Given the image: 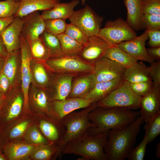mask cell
<instances>
[{
	"mask_svg": "<svg viewBox=\"0 0 160 160\" xmlns=\"http://www.w3.org/2000/svg\"><path fill=\"white\" fill-rule=\"evenodd\" d=\"M93 103L91 100L83 98L70 97L52 101L50 104L55 119L60 121L68 114L86 108Z\"/></svg>",
	"mask_w": 160,
	"mask_h": 160,
	"instance_id": "4fadbf2b",
	"label": "cell"
},
{
	"mask_svg": "<svg viewBox=\"0 0 160 160\" xmlns=\"http://www.w3.org/2000/svg\"><path fill=\"white\" fill-rule=\"evenodd\" d=\"M4 57L0 56V73L1 72V71L2 70L4 65L3 63H4Z\"/></svg>",
	"mask_w": 160,
	"mask_h": 160,
	"instance_id": "816d5d0a",
	"label": "cell"
},
{
	"mask_svg": "<svg viewBox=\"0 0 160 160\" xmlns=\"http://www.w3.org/2000/svg\"><path fill=\"white\" fill-rule=\"evenodd\" d=\"M30 137L33 142L40 144L48 143L47 139L41 135L38 130L34 129L32 130L30 134Z\"/></svg>",
	"mask_w": 160,
	"mask_h": 160,
	"instance_id": "f6af8a7d",
	"label": "cell"
},
{
	"mask_svg": "<svg viewBox=\"0 0 160 160\" xmlns=\"http://www.w3.org/2000/svg\"><path fill=\"white\" fill-rule=\"evenodd\" d=\"M79 3V0H72L67 3H58L49 10L43 11L41 15L44 20L61 19H69L75 11V7Z\"/></svg>",
	"mask_w": 160,
	"mask_h": 160,
	"instance_id": "44dd1931",
	"label": "cell"
},
{
	"mask_svg": "<svg viewBox=\"0 0 160 160\" xmlns=\"http://www.w3.org/2000/svg\"><path fill=\"white\" fill-rule=\"evenodd\" d=\"M15 1H19V0H12Z\"/></svg>",
	"mask_w": 160,
	"mask_h": 160,
	"instance_id": "9f6ffc18",
	"label": "cell"
},
{
	"mask_svg": "<svg viewBox=\"0 0 160 160\" xmlns=\"http://www.w3.org/2000/svg\"><path fill=\"white\" fill-rule=\"evenodd\" d=\"M24 22L23 17H14L1 35L8 53L16 51L20 45V37Z\"/></svg>",
	"mask_w": 160,
	"mask_h": 160,
	"instance_id": "2e32d148",
	"label": "cell"
},
{
	"mask_svg": "<svg viewBox=\"0 0 160 160\" xmlns=\"http://www.w3.org/2000/svg\"><path fill=\"white\" fill-rule=\"evenodd\" d=\"M33 147L22 144L12 145L9 150V156L11 159L16 160L22 158L27 156L32 151Z\"/></svg>",
	"mask_w": 160,
	"mask_h": 160,
	"instance_id": "1f68e13d",
	"label": "cell"
},
{
	"mask_svg": "<svg viewBox=\"0 0 160 160\" xmlns=\"http://www.w3.org/2000/svg\"><path fill=\"white\" fill-rule=\"evenodd\" d=\"M125 81L123 77L107 81L97 82L93 88L82 98L96 103L121 85Z\"/></svg>",
	"mask_w": 160,
	"mask_h": 160,
	"instance_id": "ac0fdd59",
	"label": "cell"
},
{
	"mask_svg": "<svg viewBox=\"0 0 160 160\" xmlns=\"http://www.w3.org/2000/svg\"><path fill=\"white\" fill-rule=\"evenodd\" d=\"M97 106L96 103H93L80 111H75L68 114L60 121L65 127V131L58 146L57 153L58 156H61L62 150L67 143L82 136L89 128L96 127L90 121L88 115Z\"/></svg>",
	"mask_w": 160,
	"mask_h": 160,
	"instance_id": "277c9868",
	"label": "cell"
},
{
	"mask_svg": "<svg viewBox=\"0 0 160 160\" xmlns=\"http://www.w3.org/2000/svg\"><path fill=\"white\" fill-rule=\"evenodd\" d=\"M8 54L0 35V56L5 58L7 56Z\"/></svg>",
	"mask_w": 160,
	"mask_h": 160,
	"instance_id": "681fc988",
	"label": "cell"
},
{
	"mask_svg": "<svg viewBox=\"0 0 160 160\" xmlns=\"http://www.w3.org/2000/svg\"><path fill=\"white\" fill-rule=\"evenodd\" d=\"M143 122L138 116L127 127L108 131V140L104 149L108 160H124L127 158L134 148Z\"/></svg>",
	"mask_w": 160,
	"mask_h": 160,
	"instance_id": "7a4b0ae2",
	"label": "cell"
},
{
	"mask_svg": "<svg viewBox=\"0 0 160 160\" xmlns=\"http://www.w3.org/2000/svg\"><path fill=\"white\" fill-rule=\"evenodd\" d=\"M4 160V158L1 156H0V160Z\"/></svg>",
	"mask_w": 160,
	"mask_h": 160,
	"instance_id": "11a10c76",
	"label": "cell"
},
{
	"mask_svg": "<svg viewBox=\"0 0 160 160\" xmlns=\"http://www.w3.org/2000/svg\"><path fill=\"white\" fill-rule=\"evenodd\" d=\"M56 73L51 81L49 79L48 84L50 87V93L47 97L52 101L68 97L71 89L72 79L77 74Z\"/></svg>",
	"mask_w": 160,
	"mask_h": 160,
	"instance_id": "5bb4252c",
	"label": "cell"
},
{
	"mask_svg": "<svg viewBox=\"0 0 160 160\" xmlns=\"http://www.w3.org/2000/svg\"><path fill=\"white\" fill-rule=\"evenodd\" d=\"M86 0H81V2L82 5H84L85 4Z\"/></svg>",
	"mask_w": 160,
	"mask_h": 160,
	"instance_id": "f5cc1de1",
	"label": "cell"
},
{
	"mask_svg": "<svg viewBox=\"0 0 160 160\" xmlns=\"http://www.w3.org/2000/svg\"><path fill=\"white\" fill-rule=\"evenodd\" d=\"M33 73L37 83L44 88L47 87L50 78L44 66L39 63L36 64L33 68Z\"/></svg>",
	"mask_w": 160,
	"mask_h": 160,
	"instance_id": "e575fe53",
	"label": "cell"
},
{
	"mask_svg": "<svg viewBox=\"0 0 160 160\" xmlns=\"http://www.w3.org/2000/svg\"><path fill=\"white\" fill-rule=\"evenodd\" d=\"M29 44L32 56L35 58L45 62L50 57L49 51L40 37Z\"/></svg>",
	"mask_w": 160,
	"mask_h": 160,
	"instance_id": "83f0119b",
	"label": "cell"
},
{
	"mask_svg": "<svg viewBox=\"0 0 160 160\" xmlns=\"http://www.w3.org/2000/svg\"><path fill=\"white\" fill-rule=\"evenodd\" d=\"M148 55L155 60H160V47H151L146 49Z\"/></svg>",
	"mask_w": 160,
	"mask_h": 160,
	"instance_id": "7dc6e473",
	"label": "cell"
},
{
	"mask_svg": "<svg viewBox=\"0 0 160 160\" xmlns=\"http://www.w3.org/2000/svg\"><path fill=\"white\" fill-rule=\"evenodd\" d=\"M2 99V95L1 92H0V103H1Z\"/></svg>",
	"mask_w": 160,
	"mask_h": 160,
	"instance_id": "db71d44e",
	"label": "cell"
},
{
	"mask_svg": "<svg viewBox=\"0 0 160 160\" xmlns=\"http://www.w3.org/2000/svg\"><path fill=\"white\" fill-rule=\"evenodd\" d=\"M156 156L159 158H160V143L159 142L157 144L156 149Z\"/></svg>",
	"mask_w": 160,
	"mask_h": 160,
	"instance_id": "f907efd6",
	"label": "cell"
},
{
	"mask_svg": "<svg viewBox=\"0 0 160 160\" xmlns=\"http://www.w3.org/2000/svg\"><path fill=\"white\" fill-rule=\"evenodd\" d=\"M144 129L147 131V141L149 144L160 134V113L153 120L148 127H144Z\"/></svg>",
	"mask_w": 160,
	"mask_h": 160,
	"instance_id": "8d00e7d4",
	"label": "cell"
},
{
	"mask_svg": "<svg viewBox=\"0 0 160 160\" xmlns=\"http://www.w3.org/2000/svg\"><path fill=\"white\" fill-rule=\"evenodd\" d=\"M143 0H124L127 10V21L135 31L145 29L143 21Z\"/></svg>",
	"mask_w": 160,
	"mask_h": 160,
	"instance_id": "d6986e66",
	"label": "cell"
},
{
	"mask_svg": "<svg viewBox=\"0 0 160 160\" xmlns=\"http://www.w3.org/2000/svg\"><path fill=\"white\" fill-rule=\"evenodd\" d=\"M129 85L132 91L136 95L141 97L148 94L153 86L152 81L129 83Z\"/></svg>",
	"mask_w": 160,
	"mask_h": 160,
	"instance_id": "d590c367",
	"label": "cell"
},
{
	"mask_svg": "<svg viewBox=\"0 0 160 160\" xmlns=\"http://www.w3.org/2000/svg\"><path fill=\"white\" fill-rule=\"evenodd\" d=\"M143 21L145 29L148 31L160 30V15L144 14Z\"/></svg>",
	"mask_w": 160,
	"mask_h": 160,
	"instance_id": "74e56055",
	"label": "cell"
},
{
	"mask_svg": "<svg viewBox=\"0 0 160 160\" xmlns=\"http://www.w3.org/2000/svg\"><path fill=\"white\" fill-rule=\"evenodd\" d=\"M14 17H0V35L6 28L12 22Z\"/></svg>",
	"mask_w": 160,
	"mask_h": 160,
	"instance_id": "c3c4849f",
	"label": "cell"
},
{
	"mask_svg": "<svg viewBox=\"0 0 160 160\" xmlns=\"http://www.w3.org/2000/svg\"><path fill=\"white\" fill-rule=\"evenodd\" d=\"M148 68L153 86H160V60H157L151 63Z\"/></svg>",
	"mask_w": 160,
	"mask_h": 160,
	"instance_id": "60d3db41",
	"label": "cell"
},
{
	"mask_svg": "<svg viewBox=\"0 0 160 160\" xmlns=\"http://www.w3.org/2000/svg\"><path fill=\"white\" fill-rule=\"evenodd\" d=\"M23 17L24 22L21 34L29 43L39 38L44 31L45 20L39 11L31 13Z\"/></svg>",
	"mask_w": 160,
	"mask_h": 160,
	"instance_id": "9a60e30c",
	"label": "cell"
},
{
	"mask_svg": "<svg viewBox=\"0 0 160 160\" xmlns=\"http://www.w3.org/2000/svg\"><path fill=\"white\" fill-rule=\"evenodd\" d=\"M39 126L45 137L52 143H57L59 146L65 131V127L60 121L57 120L54 122L43 119L40 121Z\"/></svg>",
	"mask_w": 160,
	"mask_h": 160,
	"instance_id": "7402d4cb",
	"label": "cell"
},
{
	"mask_svg": "<svg viewBox=\"0 0 160 160\" xmlns=\"http://www.w3.org/2000/svg\"><path fill=\"white\" fill-rule=\"evenodd\" d=\"M44 20L45 31L55 36L65 32L67 25L65 20L56 19Z\"/></svg>",
	"mask_w": 160,
	"mask_h": 160,
	"instance_id": "f546056e",
	"label": "cell"
},
{
	"mask_svg": "<svg viewBox=\"0 0 160 160\" xmlns=\"http://www.w3.org/2000/svg\"><path fill=\"white\" fill-rule=\"evenodd\" d=\"M142 97L131 90L129 83H123L101 100L96 103L97 107L105 108H125L135 110L140 108Z\"/></svg>",
	"mask_w": 160,
	"mask_h": 160,
	"instance_id": "5b68a950",
	"label": "cell"
},
{
	"mask_svg": "<svg viewBox=\"0 0 160 160\" xmlns=\"http://www.w3.org/2000/svg\"><path fill=\"white\" fill-rule=\"evenodd\" d=\"M123 77L129 83L152 81L149 68L142 62H137L125 69Z\"/></svg>",
	"mask_w": 160,
	"mask_h": 160,
	"instance_id": "cb8c5ba5",
	"label": "cell"
},
{
	"mask_svg": "<svg viewBox=\"0 0 160 160\" xmlns=\"http://www.w3.org/2000/svg\"><path fill=\"white\" fill-rule=\"evenodd\" d=\"M97 82L92 72L78 73L73 77L70 92L67 98H82L94 87Z\"/></svg>",
	"mask_w": 160,
	"mask_h": 160,
	"instance_id": "e0dca14e",
	"label": "cell"
},
{
	"mask_svg": "<svg viewBox=\"0 0 160 160\" xmlns=\"http://www.w3.org/2000/svg\"><path fill=\"white\" fill-rule=\"evenodd\" d=\"M21 58V75L22 92H28L32 79V73L30 64L32 57L30 48L26 45L20 47Z\"/></svg>",
	"mask_w": 160,
	"mask_h": 160,
	"instance_id": "603a6c76",
	"label": "cell"
},
{
	"mask_svg": "<svg viewBox=\"0 0 160 160\" xmlns=\"http://www.w3.org/2000/svg\"><path fill=\"white\" fill-rule=\"evenodd\" d=\"M34 100L37 105L42 110L47 111L48 108V98L46 93L41 90L35 94Z\"/></svg>",
	"mask_w": 160,
	"mask_h": 160,
	"instance_id": "b9f144b4",
	"label": "cell"
},
{
	"mask_svg": "<svg viewBox=\"0 0 160 160\" xmlns=\"http://www.w3.org/2000/svg\"><path fill=\"white\" fill-rule=\"evenodd\" d=\"M10 82L8 78L1 72L0 73V92H6L8 89Z\"/></svg>",
	"mask_w": 160,
	"mask_h": 160,
	"instance_id": "bcb514c9",
	"label": "cell"
},
{
	"mask_svg": "<svg viewBox=\"0 0 160 160\" xmlns=\"http://www.w3.org/2000/svg\"><path fill=\"white\" fill-rule=\"evenodd\" d=\"M103 57L115 61L126 69L138 61L116 46H113L109 48Z\"/></svg>",
	"mask_w": 160,
	"mask_h": 160,
	"instance_id": "d4e9b609",
	"label": "cell"
},
{
	"mask_svg": "<svg viewBox=\"0 0 160 160\" xmlns=\"http://www.w3.org/2000/svg\"><path fill=\"white\" fill-rule=\"evenodd\" d=\"M20 7L19 1L12 0L0 1V17L14 16Z\"/></svg>",
	"mask_w": 160,
	"mask_h": 160,
	"instance_id": "4dcf8cb0",
	"label": "cell"
},
{
	"mask_svg": "<svg viewBox=\"0 0 160 160\" xmlns=\"http://www.w3.org/2000/svg\"><path fill=\"white\" fill-rule=\"evenodd\" d=\"M148 38V32L145 30L141 35L131 40L121 42L116 46L138 60L151 64L155 60L148 55L145 48V42Z\"/></svg>",
	"mask_w": 160,
	"mask_h": 160,
	"instance_id": "7c38bea8",
	"label": "cell"
},
{
	"mask_svg": "<svg viewBox=\"0 0 160 160\" xmlns=\"http://www.w3.org/2000/svg\"><path fill=\"white\" fill-rule=\"evenodd\" d=\"M60 1L61 0H19L20 7L14 17H23L35 12L49 10Z\"/></svg>",
	"mask_w": 160,
	"mask_h": 160,
	"instance_id": "ffe728a7",
	"label": "cell"
},
{
	"mask_svg": "<svg viewBox=\"0 0 160 160\" xmlns=\"http://www.w3.org/2000/svg\"><path fill=\"white\" fill-rule=\"evenodd\" d=\"M140 143L129 152L127 158L129 160H143L145 156L147 141V131Z\"/></svg>",
	"mask_w": 160,
	"mask_h": 160,
	"instance_id": "d6a6232c",
	"label": "cell"
},
{
	"mask_svg": "<svg viewBox=\"0 0 160 160\" xmlns=\"http://www.w3.org/2000/svg\"><path fill=\"white\" fill-rule=\"evenodd\" d=\"M65 33L83 45L85 44L88 40V37L80 29L71 23L67 24Z\"/></svg>",
	"mask_w": 160,
	"mask_h": 160,
	"instance_id": "836d02e7",
	"label": "cell"
},
{
	"mask_svg": "<svg viewBox=\"0 0 160 160\" xmlns=\"http://www.w3.org/2000/svg\"><path fill=\"white\" fill-rule=\"evenodd\" d=\"M60 43L63 54L77 55L83 45L75 40L65 32L56 36Z\"/></svg>",
	"mask_w": 160,
	"mask_h": 160,
	"instance_id": "4316f807",
	"label": "cell"
},
{
	"mask_svg": "<svg viewBox=\"0 0 160 160\" xmlns=\"http://www.w3.org/2000/svg\"><path fill=\"white\" fill-rule=\"evenodd\" d=\"M140 117L148 127L153 120L160 113V86H153L146 95L142 97L140 103Z\"/></svg>",
	"mask_w": 160,
	"mask_h": 160,
	"instance_id": "9c48e42d",
	"label": "cell"
},
{
	"mask_svg": "<svg viewBox=\"0 0 160 160\" xmlns=\"http://www.w3.org/2000/svg\"><path fill=\"white\" fill-rule=\"evenodd\" d=\"M45 62L49 69L56 73L78 74L93 71V65L84 61L77 55L63 54L50 58Z\"/></svg>",
	"mask_w": 160,
	"mask_h": 160,
	"instance_id": "52a82bcc",
	"label": "cell"
},
{
	"mask_svg": "<svg viewBox=\"0 0 160 160\" xmlns=\"http://www.w3.org/2000/svg\"><path fill=\"white\" fill-rule=\"evenodd\" d=\"M143 14L160 15V0H143Z\"/></svg>",
	"mask_w": 160,
	"mask_h": 160,
	"instance_id": "f35d334b",
	"label": "cell"
},
{
	"mask_svg": "<svg viewBox=\"0 0 160 160\" xmlns=\"http://www.w3.org/2000/svg\"><path fill=\"white\" fill-rule=\"evenodd\" d=\"M108 136V131L94 135L87 132L67 143L62 150L61 156L73 154L80 156L86 160H108L104 150Z\"/></svg>",
	"mask_w": 160,
	"mask_h": 160,
	"instance_id": "3957f363",
	"label": "cell"
},
{
	"mask_svg": "<svg viewBox=\"0 0 160 160\" xmlns=\"http://www.w3.org/2000/svg\"><path fill=\"white\" fill-rule=\"evenodd\" d=\"M40 37L49 51L50 58L58 57L63 55L60 41L56 36L44 31Z\"/></svg>",
	"mask_w": 160,
	"mask_h": 160,
	"instance_id": "484cf974",
	"label": "cell"
},
{
	"mask_svg": "<svg viewBox=\"0 0 160 160\" xmlns=\"http://www.w3.org/2000/svg\"><path fill=\"white\" fill-rule=\"evenodd\" d=\"M69 20L88 37L97 35L103 21V18L88 4L75 11Z\"/></svg>",
	"mask_w": 160,
	"mask_h": 160,
	"instance_id": "ba28073f",
	"label": "cell"
},
{
	"mask_svg": "<svg viewBox=\"0 0 160 160\" xmlns=\"http://www.w3.org/2000/svg\"><path fill=\"white\" fill-rule=\"evenodd\" d=\"M125 69L115 61L103 57L94 63L93 73L97 82H100L123 77Z\"/></svg>",
	"mask_w": 160,
	"mask_h": 160,
	"instance_id": "8fae6325",
	"label": "cell"
},
{
	"mask_svg": "<svg viewBox=\"0 0 160 160\" xmlns=\"http://www.w3.org/2000/svg\"><path fill=\"white\" fill-rule=\"evenodd\" d=\"M112 46L98 36H92L88 37L87 42L83 45L77 55L84 61L94 65L95 62L103 57L106 50Z\"/></svg>",
	"mask_w": 160,
	"mask_h": 160,
	"instance_id": "30bf717a",
	"label": "cell"
},
{
	"mask_svg": "<svg viewBox=\"0 0 160 160\" xmlns=\"http://www.w3.org/2000/svg\"><path fill=\"white\" fill-rule=\"evenodd\" d=\"M97 36L112 46L133 39L137 34L127 21L118 18L106 22L104 27L100 29Z\"/></svg>",
	"mask_w": 160,
	"mask_h": 160,
	"instance_id": "8992f818",
	"label": "cell"
},
{
	"mask_svg": "<svg viewBox=\"0 0 160 160\" xmlns=\"http://www.w3.org/2000/svg\"><path fill=\"white\" fill-rule=\"evenodd\" d=\"M16 51L8 54L1 71L8 78L10 84L13 83L16 73L17 55Z\"/></svg>",
	"mask_w": 160,
	"mask_h": 160,
	"instance_id": "f1b7e54d",
	"label": "cell"
},
{
	"mask_svg": "<svg viewBox=\"0 0 160 160\" xmlns=\"http://www.w3.org/2000/svg\"><path fill=\"white\" fill-rule=\"evenodd\" d=\"M139 115V112L127 108H105L97 106L88 115L90 121L96 127L89 128L87 133L94 135L113 129L124 128Z\"/></svg>",
	"mask_w": 160,
	"mask_h": 160,
	"instance_id": "6da1fadb",
	"label": "cell"
},
{
	"mask_svg": "<svg viewBox=\"0 0 160 160\" xmlns=\"http://www.w3.org/2000/svg\"><path fill=\"white\" fill-rule=\"evenodd\" d=\"M28 124L27 121H24L17 125L11 131L10 137L14 138L20 136L26 129Z\"/></svg>",
	"mask_w": 160,
	"mask_h": 160,
	"instance_id": "ee69618b",
	"label": "cell"
},
{
	"mask_svg": "<svg viewBox=\"0 0 160 160\" xmlns=\"http://www.w3.org/2000/svg\"><path fill=\"white\" fill-rule=\"evenodd\" d=\"M23 104L21 97L17 96L14 100L10 107L7 117V120H10L17 116L20 113Z\"/></svg>",
	"mask_w": 160,
	"mask_h": 160,
	"instance_id": "ab89813d",
	"label": "cell"
},
{
	"mask_svg": "<svg viewBox=\"0 0 160 160\" xmlns=\"http://www.w3.org/2000/svg\"><path fill=\"white\" fill-rule=\"evenodd\" d=\"M148 32L149 46L151 47H160V30Z\"/></svg>",
	"mask_w": 160,
	"mask_h": 160,
	"instance_id": "7bdbcfd3",
	"label": "cell"
}]
</instances>
